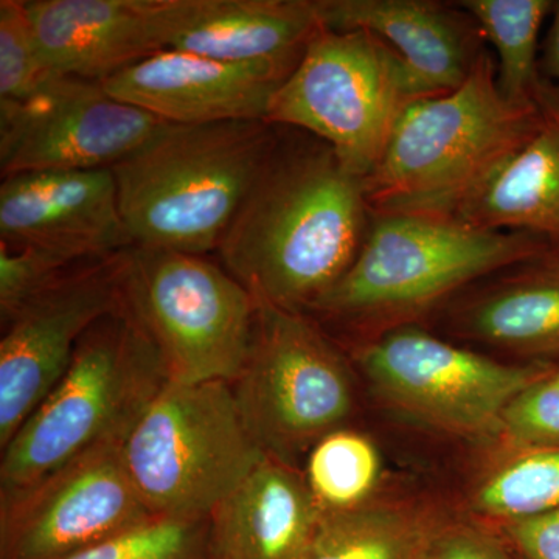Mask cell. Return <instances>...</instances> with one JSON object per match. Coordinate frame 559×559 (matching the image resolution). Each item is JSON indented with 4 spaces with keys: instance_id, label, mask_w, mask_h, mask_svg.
Segmentation results:
<instances>
[{
    "instance_id": "25",
    "label": "cell",
    "mask_w": 559,
    "mask_h": 559,
    "mask_svg": "<svg viewBox=\"0 0 559 559\" xmlns=\"http://www.w3.org/2000/svg\"><path fill=\"white\" fill-rule=\"evenodd\" d=\"M471 507L507 524L559 509V448L520 450L481 481Z\"/></svg>"
},
{
    "instance_id": "8",
    "label": "cell",
    "mask_w": 559,
    "mask_h": 559,
    "mask_svg": "<svg viewBox=\"0 0 559 559\" xmlns=\"http://www.w3.org/2000/svg\"><path fill=\"white\" fill-rule=\"evenodd\" d=\"M127 304L156 345L168 381L234 382L248 358L257 300L205 255L132 248Z\"/></svg>"
},
{
    "instance_id": "17",
    "label": "cell",
    "mask_w": 559,
    "mask_h": 559,
    "mask_svg": "<svg viewBox=\"0 0 559 559\" xmlns=\"http://www.w3.org/2000/svg\"><path fill=\"white\" fill-rule=\"evenodd\" d=\"M331 31H362L399 55L419 98L448 94L468 80L479 60L473 17L430 0H318Z\"/></svg>"
},
{
    "instance_id": "2",
    "label": "cell",
    "mask_w": 559,
    "mask_h": 559,
    "mask_svg": "<svg viewBox=\"0 0 559 559\" xmlns=\"http://www.w3.org/2000/svg\"><path fill=\"white\" fill-rule=\"evenodd\" d=\"M540 105L500 94L487 51L448 94L412 102L380 164L364 179L371 215L454 216L533 138Z\"/></svg>"
},
{
    "instance_id": "31",
    "label": "cell",
    "mask_w": 559,
    "mask_h": 559,
    "mask_svg": "<svg viewBox=\"0 0 559 559\" xmlns=\"http://www.w3.org/2000/svg\"><path fill=\"white\" fill-rule=\"evenodd\" d=\"M503 532L524 559H559V509L507 522Z\"/></svg>"
},
{
    "instance_id": "21",
    "label": "cell",
    "mask_w": 559,
    "mask_h": 559,
    "mask_svg": "<svg viewBox=\"0 0 559 559\" xmlns=\"http://www.w3.org/2000/svg\"><path fill=\"white\" fill-rule=\"evenodd\" d=\"M510 270L463 305L460 330L522 355H559V250L522 260Z\"/></svg>"
},
{
    "instance_id": "23",
    "label": "cell",
    "mask_w": 559,
    "mask_h": 559,
    "mask_svg": "<svg viewBox=\"0 0 559 559\" xmlns=\"http://www.w3.org/2000/svg\"><path fill=\"white\" fill-rule=\"evenodd\" d=\"M463 7L498 51L500 94L516 105H540L549 81L538 64L540 25L555 10L549 0H463Z\"/></svg>"
},
{
    "instance_id": "16",
    "label": "cell",
    "mask_w": 559,
    "mask_h": 559,
    "mask_svg": "<svg viewBox=\"0 0 559 559\" xmlns=\"http://www.w3.org/2000/svg\"><path fill=\"white\" fill-rule=\"evenodd\" d=\"M55 75L103 81L165 50L164 0H25Z\"/></svg>"
},
{
    "instance_id": "20",
    "label": "cell",
    "mask_w": 559,
    "mask_h": 559,
    "mask_svg": "<svg viewBox=\"0 0 559 559\" xmlns=\"http://www.w3.org/2000/svg\"><path fill=\"white\" fill-rule=\"evenodd\" d=\"M533 138L455 212L487 230L539 235L559 250V95L549 83Z\"/></svg>"
},
{
    "instance_id": "7",
    "label": "cell",
    "mask_w": 559,
    "mask_h": 559,
    "mask_svg": "<svg viewBox=\"0 0 559 559\" xmlns=\"http://www.w3.org/2000/svg\"><path fill=\"white\" fill-rule=\"evenodd\" d=\"M415 100L409 72L388 44L369 32L322 27L274 95L266 121L322 140L364 180Z\"/></svg>"
},
{
    "instance_id": "27",
    "label": "cell",
    "mask_w": 559,
    "mask_h": 559,
    "mask_svg": "<svg viewBox=\"0 0 559 559\" xmlns=\"http://www.w3.org/2000/svg\"><path fill=\"white\" fill-rule=\"evenodd\" d=\"M51 75L40 55L25 0L0 2V105L27 98Z\"/></svg>"
},
{
    "instance_id": "9",
    "label": "cell",
    "mask_w": 559,
    "mask_h": 559,
    "mask_svg": "<svg viewBox=\"0 0 559 559\" xmlns=\"http://www.w3.org/2000/svg\"><path fill=\"white\" fill-rule=\"evenodd\" d=\"M352 380L341 353L304 312L257 300L248 358L230 385L264 454L294 465L344 428L355 407Z\"/></svg>"
},
{
    "instance_id": "32",
    "label": "cell",
    "mask_w": 559,
    "mask_h": 559,
    "mask_svg": "<svg viewBox=\"0 0 559 559\" xmlns=\"http://www.w3.org/2000/svg\"><path fill=\"white\" fill-rule=\"evenodd\" d=\"M543 69L559 95V2L555 3L554 22L544 47Z\"/></svg>"
},
{
    "instance_id": "4",
    "label": "cell",
    "mask_w": 559,
    "mask_h": 559,
    "mask_svg": "<svg viewBox=\"0 0 559 559\" xmlns=\"http://www.w3.org/2000/svg\"><path fill=\"white\" fill-rule=\"evenodd\" d=\"M550 249L539 235L477 229L454 216L371 215L352 266L311 311L384 333L471 282Z\"/></svg>"
},
{
    "instance_id": "22",
    "label": "cell",
    "mask_w": 559,
    "mask_h": 559,
    "mask_svg": "<svg viewBox=\"0 0 559 559\" xmlns=\"http://www.w3.org/2000/svg\"><path fill=\"white\" fill-rule=\"evenodd\" d=\"M439 530L425 511L367 503L323 514L301 559H428Z\"/></svg>"
},
{
    "instance_id": "29",
    "label": "cell",
    "mask_w": 559,
    "mask_h": 559,
    "mask_svg": "<svg viewBox=\"0 0 559 559\" xmlns=\"http://www.w3.org/2000/svg\"><path fill=\"white\" fill-rule=\"evenodd\" d=\"M84 264V263H81ZM80 264L38 249L0 246V319L9 322L17 311L50 283Z\"/></svg>"
},
{
    "instance_id": "6",
    "label": "cell",
    "mask_w": 559,
    "mask_h": 559,
    "mask_svg": "<svg viewBox=\"0 0 559 559\" xmlns=\"http://www.w3.org/2000/svg\"><path fill=\"white\" fill-rule=\"evenodd\" d=\"M121 455L153 516L207 520L259 466L229 382H170L143 411Z\"/></svg>"
},
{
    "instance_id": "10",
    "label": "cell",
    "mask_w": 559,
    "mask_h": 559,
    "mask_svg": "<svg viewBox=\"0 0 559 559\" xmlns=\"http://www.w3.org/2000/svg\"><path fill=\"white\" fill-rule=\"evenodd\" d=\"M358 360L371 388L395 409L465 437L499 433L514 396L550 371L498 362L412 325L378 334Z\"/></svg>"
},
{
    "instance_id": "18",
    "label": "cell",
    "mask_w": 559,
    "mask_h": 559,
    "mask_svg": "<svg viewBox=\"0 0 559 559\" xmlns=\"http://www.w3.org/2000/svg\"><path fill=\"white\" fill-rule=\"evenodd\" d=\"M165 50L294 69L323 27L318 0H164Z\"/></svg>"
},
{
    "instance_id": "15",
    "label": "cell",
    "mask_w": 559,
    "mask_h": 559,
    "mask_svg": "<svg viewBox=\"0 0 559 559\" xmlns=\"http://www.w3.org/2000/svg\"><path fill=\"white\" fill-rule=\"evenodd\" d=\"M294 69L218 61L167 49L102 84L117 100L165 123L212 124L266 120L274 95Z\"/></svg>"
},
{
    "instance_id": "28",
    "label": "cell",
    "mask_w": 559,
    "mask_h": 559,
    "mask_svg": "<svg viewBox=\"0 0 559 559\" xmlns=\"http://www.w3.org/2000/svg\"><path fill=\"white\" fill-rule=\"evenodd\" d=\"M500 432L520 450L559 448V370L533 381L514 396Z\"/></svg>"
},
{
    "instance_id": "3",
    "label": "cell",
    "mask_w": 559,
    "mask_h": 559,
    "mask_svg": "<svg viewBox=\"0 0 559 559\" xmlns=\"http://www.w3.org/2000/svg\"><path fill=\"white\" fill-rule=\"evenodd\" d=\"M277 131L266 120L165 123L112 167L132 246L216 252L277 145Z\"/></svg>"
},
{
    "instance_id": "24",
    "label": "cell",
    "mask_w": 559,
    "mask_h": 559,
    "mask_svg": "<svg viewBox=\"0 0 559 559\" xmlns=\"http://www.w3.org/2000/svg\"><path fill=\"white\" fill-rule=\"evenodd\" d=\"M304 476L323 514L359 509L380 481V452L364 433L340 428L311 448Z\"/></svg>"
},
{
    "instance_id": "5",
    "label": "cell",
    "mask_w": 559,
    "mask_h": 559,
    "mask_svg": "<svg viewBox=\"0 0 559 559\" xmlns=\"http://www.w3.org/2000/svg\"><path fill=\"white\" fill-rule=\"evenodd\" d=\"M167 382L160 353L128 304L98 320L3 448L0 495L35 484L92 448L124 441Z\"/></svg>"
},
{
    "instance_id": "19",
    "label": "cell",
    "mask_w": 559,
    "mask_h": 559,
    "mask_svg": "<svg viewBox=\"0 0 559 559\" xmlns=\"http://www.w3.org/2000/svg\"><path fill=\"white\" fill-rule=\"evenodd\" d=\"M323 513L304 473L264 455L209 516V559H301Z\"/></svg>"
},
{
    "instance_id": "1",
    "label": "cell",
    "mask_w": 559,
    "mask_h": 559,
    "mask_svg": "<svg viewBox=\"0 0 559 559\" xmlns=\"http://www.w3.org/2000/svg\"><path fill=\"white\" fill-rule=\"evenodd\" d=\"M370 218L364 180L326 143L278 134L216 252L255 300L304 312L344 277Z\"/></svg>"
},
{
    "instance_id": "14",
    "label": "cell",
    "mask_w": 559,
    "mask_h": 559,
    "mask_svg": "<svg viewBox=\"0 0 559 559\" xmlns=\"http://www.w3.org/2000/svg\"><path fill=\"white\" fill-rule=\"evenodd\" d=\"M0 246L44 250L73 264L132 248L112 168L2 179Z\"/></svg>"
},
{
    "instance_id": "30",
    "label": "cell",
    "mask_w": 559,
    "mask_h": 559,
    "mask_svg": "<svg viewBox=\"0 0 559 559\" xmlns=\"http://www.w3.org/2000/svg\"><path fill=\"white\" fill-rule=\"evenodd\" d=\"M428 559H514L498 539L480 530L454 525L440 527Z\"/></svg>"
},
{
    "instance_id": "11",
    "label": "cell",
    "mask_w": 559,
    "mask_h": 559,
    "mask_svg": "<svg viewBox=\"0 0 559 559\" xmlns=\"http://www.w3.org/2000/svg\"><path fill=\"white\" fill-rule=\"evenodd\" d=\"M123 441L83 452L0 495V559H68L154 518L132 484Z\"/></svg>"
},
{
    "instance_id": "13",
    "label": "cell",
    "mask_w": 559,
    "mask_h": 559,
    "mask_svg": "<svg viewBox=\"0 0 559 559\" xmlns=\"http://www.w3.org/2000/svg\"><path fill=\"white\" fill-rule=\"evenodd\" d=\"M127 253L73 267L3 323L2 450L61 380L86 331L127 304Z\"/></svg>"
},
{
    "instance_id": "12",
    "label": "cell",
    "mask_w": 559,
    "mask_h": 559,
    "mask_svg": "<svg viewBox=\"0 0 559 559\" xmlns=\"http://www.w3.org/2000/svg\"><path fill=\"white\" fill-rule=\"evenodd\" d=\"M164 124L98 81L51 73L24 100L0 105V175L112 168Z\"/></svg>"
},
{
    "instance_id": "26",
    "label": "cell",
    "mask_w": 559,
    "mask_h": 559,
    "mask_svg": "<svg viewBox=\"0 0 559 559\" xmlns=\"http://www.w3.org/2000/svg\"><path fill=\"white\" fill-rule=\"evenodd\" d=\"M207 520L151 518L139 527L68 559H209Z\"/></svg>"
}]
</instances>
